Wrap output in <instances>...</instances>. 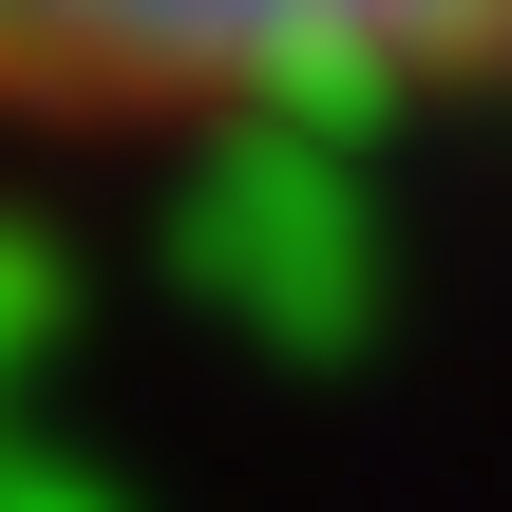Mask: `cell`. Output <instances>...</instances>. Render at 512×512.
<instances>
[{
  "label": "cell",
  "mask_w": 512,
  "mask_h": 512,
  "mask_svg": "<svg viewBox=\"0 0 512 512\" xmlns=\"http://www.w3.org/2000/svg\"><path fill=\"white\" fill-rule=\"evenodd\" d=\"M512 0H0V133L95 114H247L361 76H494Z\"/></svg>",
  "instance_id": "obj_1"
}]
</instances>
